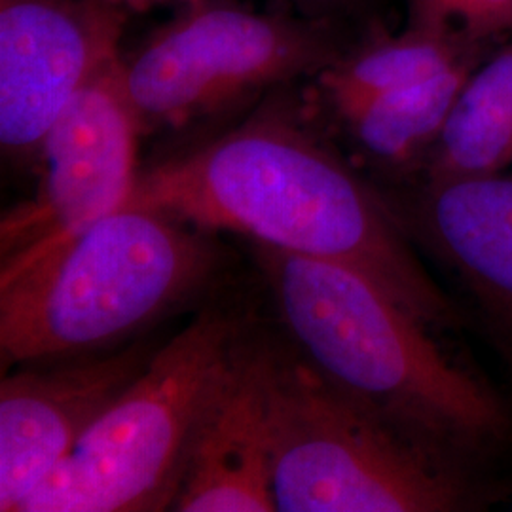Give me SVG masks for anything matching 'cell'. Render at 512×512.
Masks as SVG:
<instances>
[{
	"instance_id": "6da1fadb",
	"label": "cell",
	"mask_w": 512,
	"mask_h": 512,
	"mask_svg": "<svg viewBox=\"0 0 512 512\" xmlns=\"http://www.w3.org/2000/svg\"><path fill=\"white\" fill-rule=\"evenodd\" d=\"M124 207L348 266L429 329L465 323L421 264L385 192L289 110H260L202 147L139 173Z\"/></svg>"
},
{
	"instance_id": "7a4b0ae2",
	"label": "cell",
	"mask_w": 512,
	"mask_h": 512,
	"mask_svg": "<svg viewBox=\"0 0 512 512\" xmlns=\"http://www.w3.org/2000/svg\"><path fill=\"white\" fill-rule=\"evenodd\" d=\"M298 353L425 450L473 473L511 439V410L365 274L256 245ZM475 475V473H473Z\"/></svg>"
},
{
	"instance_id": "3957f363",
	"label": "cell",
	"mask_w": 512,
	"mask_h": 512,
	"mask_svg": "<svg viewBox=\"0 0 512 512\" xmlns=\"http://www.w3.org/2000/svg\"><path fill=\"white\" fill-rule=\"evenodd\" d=\"M205 230L122 207L0 274L2 366L112 348L177 308L217 270Z\"/></svg>"
},
{
	"instance_id": "277c9868",
	"label": "cell",
	"mask_w": 512,
	"mask_h": 512,
	"mask_svg": "<svg viewBox=\"0 0 512 512\" xmlns=\"http://www.w3.org/2000/svg\"><path fill=\"white\" fill-rule=\"evenodd\" d=\"M275 507L281 512L478 509L475 475L437 458L332 384L300 353L270 349Z\"/></svg>"
},
{
	"instance_id": "5b68a950",
	"label": "cell",
	"mask_w": 512,
	"mask_h": 512,
	"mask_svg": "<svg viewBox=\"0 0 512 512\" xmlns=\"http://www.w3.org/2000/svg\"><path fill=\"white\" fill-rule=\"evenodd\" d=\"M245 336L205 311L156 349L143 374L29 495L19 512L165 511L183 484L192 440Z\"/></svg>"
},
{
	"instance_id": "8992f818",
	"label": "cell",
	"mask_w": 512,
	"mask_h": 512,
	"mask_svg": "<svg viewBox=\"0 0 512 512\" xmlns=\"http://www.w3.org/2000/svg\"><path fill=\"white\" fill-rule=\"evenodd\" d=\"M346 46L332 19L200 0L177 8L122 55V71L145 135L190 128L300 76L313 78Z\"/></svg>"
},
{
	"instance_id": "52a82bcc",
	"label": "cell",
	"mask_w": 512,
	"mask_h": 512,
	"mask_svg": "<svg viewBox=\"0 0 512 512\" xmlns=\"http://www.w3.org/2000/svg\"><path fill=\"white\" fill-rule=\"evenodd\" d=\"M143 135L122 55L101 67L57 116L38 148L37 192L4 215L2 268L21 264L120 211L139 179Z\"/></svg>"
},
{
	"instance_id": "ba28073f",
	"label": "cell",
	"mask_w": 512,
	"mask_h": 512,
	"mask_svg": "<svg viewBox=\"0 0 512 512\" xmlns=\"http://www.w3.org/2000/svg\"><path fill=\"white\" fill-rule=\"evenodd\" d=\"M129 12L116 0H0V147L38 148L78 90L116 57Z\"/></svg>"
},
{
	"instance_id": "9c48e42d",
	"label": "cell",
	"mask_w": 512,
	"mask_h": 512,
	"mask_svg": "<svg viewBox=\"0 0 512 512\" xmlns=\"http://www.w3.org/2000/svg\"><path fill=\"white\" fill-rule=\"evenodd\" d=\"M156 349L23 365L0 384V511L19 512L95 421L147 368Z\"/></svg>"
},
{
	"instance_id": "30bf717a",
	"label": "cell",
	"mask_w": 512,
	"mask_h": 512,
	"mask_svg": "<svg viewBox=\"0 0 512 512\" xmlns=\"http://www.w3.org/2000/svg\"><path fill=\"white\" fill-rule=\"evenodd\" d=\"M406 234L452 270L512 353V169L385 194Z\"/></svg>"
},
{
	"instance_id": "8fae6325",
	"label": "cell",
	"mask_w": 512,
	"mask_h": 512,
	"mask_svg": "<svg viewBox=\"0 0 512 512\" xmlns=\"http://www.w3.org/2000/svg\"><path fill=\"white\" fill-rule=\"evenodd\" d=\"M270 348L243 340L192 440L173 509L272 512Z\"/></svg>"
},
{
	"instance_id": "7c38bea8",
	"label": "cell",
	"mask_w": 512,
	"mask_h": 512,
	"mask_svg": "<svg viewBox=\"0 0 512 512\" xmlns=\"http://www.w3.org/2000/svg\"><path fill=\"white\" fill-rule=\"evenodd\" d=\"M490 52L469 55L442 73L384 93L344 114L334 124L380 175L397 183H416L439 143L465 82Z\"/></svg>"
},
{
	"instance_id": "4fadbf2b",
	"label": "cell",
	"mask_w": 512,
	"mask_h": 512,
	"mask_svg": "<svg viewBox=\"0 0 512 512\" xmlns=\"http://www.w3.org/2000/svg\"><path fill=\"white\" fill-rule=\"evenodd\" d=\"M497 46L469 44L425 27L406 25L399 35L372 33L346 46L313 76L317 101L336 122L368 101L442 73L461 59Z\"/></svg>"
},
{
	"instance_id": "5bb4252c",
	"label": "cell",
	"mask_w": 512,
	"mask_h": 512,
	"mask_svg": "<svg viewBox=\"0 0 512 512\" xmlns=\"http://www.w3.org/2000/svg\"><path fill=\"white\" fill-rule=\"evenodd\" d=\"M509 169H512V38L486 55L465 82L418 181L492 175Z\"/></svg>"
},
{
	"instance_id": "9a60e30c",
	"label": "cell",
	"mask_w": 512,
	"mask_h": 512,
	"mask_svg": "<svg viewBox=\"0 0 512 512\" xmlns=\"http://www.w3.org/2000/svg\"><path fill=\"white\" fill-rule=\"evenodd\" d=\"M408 25L469 44L499 46L512 38V0H406Z\"/></svg>"
},
{
	"instance_id": "2e32d148",
	"label": "cell",
	"mask_w": 512,
	"mask_h": 512,
	"mask_svg": "<svg viewBox=\"0 0 512 512\" xmlns=\"http://www.w3.org/2000/svg\"><path fill=\"white\" fill-rule=\"evenodd\" d=\"M294 6L310 18L336 19L355 10L363 0H291Z\"/></svg>"
},
{
	"instance_id": "e0dca14e",
	"label": "cell",
	"mask_w": 512,
	"mask_h": 512,
	"mask_svg": "<svg viewBox=\"0 0 512 512\" xmlns=\"http://www.w3.org/2000/svg\"><path fill=\"white\" fill-rule=\"evenodd\" d=\"M116 2L131 14V12H145L152 8H165V6L183 8V6L200 2V0H116Z\"/></svg>"
}]
</instances>
